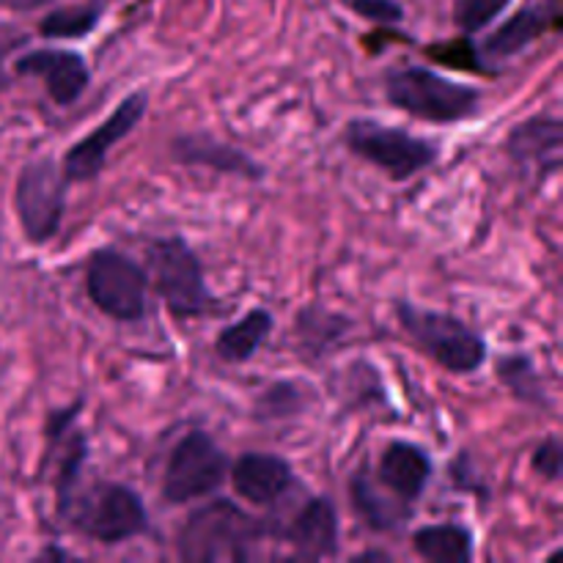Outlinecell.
<instances>
[{
  "label": "cell",
  "instance_id": "6da1fadb",
  "mask_svg": "<svg viewBox=\"0 0 563 563\" xmlns=\"http://www.w3.org/2000/svg\"><path fill=\"white\" fill-rule=\"evenodd\" d=\"M269 537L267 520H256L234 500L214 498L190 511L176 537V555L185 563H242Z\"/></svg>",
  "mask_w": 563,
  "mask_h": 563
},
{
  "label": "cell",
  "instance_id": "7a4b0ae2",
  "mask_svg": "<svg viewBox=\"0 0 563 563\" xmlns=\"http://www.w3.org/2000/svg\"><path fill=\"white\" fill-rule=\"evenodd\" d=\"M383 91L390 108L429 124H462L482 113V88L445 77L429 66H396L385 71Z\"/></svg>",
  "mask_w": 563,
  "mask_h": 563
},
{
  "label": "cell",
  "instance_id": "3957f363",
  "mask_svg": "<svg viewBox=\"0 0 563 563\" xmlns=\"http://www.w3.org/2000/svg\"><path fill=\"white\" fill-rule=\"evenodd\" d=\"M143 269L148 275V286H154L170 317L203 319L225 308L207 286L201 258L185 236H148Z\"/></svg>",
  "mask_w": 563,
  "mask_h": 563
},
{
  "label": "cell",
  "instance_id": "277c9868",
  "mask_svg": "<svg viewBox=\"0 0 563 563\" xmlns=\"http://www.w3.org/2000/svg\"><path fill=\"white\" fill-rule=\"evenodd\" d=\"M58 520L80 537L104 544V548L146 537L152 528L141 495L130 484L119 482H97L88 489L80 487L69 506L60 511Z\"/></svg>",
  "mask_w": 563,
  "mask_h": 563
},
{
  "label": "cell",
  "instance_id": "5b68a950",
  "mask_svg": "<svg viewBox=\"0 0 563 563\" xmlns=\"http://www.w3.org/2000/svg\"><path fill=\"white\" fill-rule=\"evenodd\" d=\"M394 313L399 328L410 335L412 346L438 363L443 372L465 377L487 363V339L454 313L421 308L410 300H396Z\"/></svg>",
  "mask_w": 563,
  "mask_h": 563
},
{
  "label": "cell",
  "instance_id": "8992f818",
  "mask_svg": "<svg viewBox=\"0 0 563 563\" xmlns=\"http://www.w3.org/2000/svg\"><path fill=\"white\" fill-rule=\"evenodd\" d=\"M346 152L383 170L390 181H410L443 157V143L421 137L405 126H390L368 115H355L344 126Z\"/></svg>",
  "mask_w": 563,
  "mask_h": 563
},
{
  "label": "cell",
  "instance_id": "52a82bcc",
  "mask_svg": "<svg viewBox=\"0 0 563 563\" xmlns=\"http://www.w3.org/2000/svg\"><path fill=\"white\" fill-rule=\"evenodd\" d=\"M86 291L99 313L121 324H137L148 313V275L141 262L119 247H97L86 264Z\"/></svg>",
  "mask_w": 563,
  "mask_h": 563
},
{
  "label": "cell",
  "instance_id": "ba28073f",
  "mask_svg": "<svg viewBox=\"0 0 563 563\" xmlns=\"http://www.w3.org/2000/svg\"><path fill=\"white\" fill-rule=\"evenodd\" d=\"M66 198H69V181L58 159L44 154L22 165L14 185V212L31 245H49L60 234Z\"/></svg>",
  "mask_w": 563,
  "mask_h": 563
},
{
  "label": "cell",
  "instance_id": "9c48e42d",
  "mask_svg": "<svg viewBox=\"0 0 563 563\" xmlns=\"http://www.w3.org/2000/svg\"><path fill=\"white\" fill-rule=\"evenodd\" d=\"M229 454L203 429H190L170 449L159 495L168 506H187L209 498L229 478Z\"/></svg>",
  "mask_w": 563,
  "mask_h": 563
},
{
  "label": "cell",
  "instance_id": "30bf717a",
  "mask_svg": "<svg viewBox=\"0 0 563 563\" xmlns=\"http://www.w3.org/2000/svg\"><path fill=\"white\" fill-rule=\"evenodd\" d=\"M148 110V91L137 88V91L126 93L110 115H104L97 126H93L88 135H82L80 141L71 143L69 148L60 157V170H64L66 181L75 185V181H93L108 165L110 152L113 146H119L124 137H130L135 132V126L141 124L143 115Z\"/></svg>",
  "mask_w": 563,
  "mask_h": 563
},
{
  "label": "cell",
  "instance_id": "8fae6325",
  "mask_svg": "<svg viewBox=\"0 0 563 563\" xmlns=\"http://www.w3.org/2000/svg\"><path fill=\"white\" fill-rule=\"evenodd\" d=\"M80 412L82 399H77L75 405L49 412L47 427H44V434H47V456H44L42 465L53 462V476L49 478H53L55 489V515H60L69 506V500L75 498L88 462V438L77 427Z\"/></svg>",
  "mask_w": 563,
  "mask_h": 563
},
{
  "label": "cell",
  "instance_id": "7c38bea8",
  "mask_svg": "<svg viewBox=\"0 0 563 563\" xmlns=\"http://www.w3.org/2000/svg\"><path fill=\"white\" fill-rule=\"evenodd\" d=\"M267 531L269 537L291 544L295 559L322 561L339 555L341 520L339 509L328 495H311L286 526H275L267 517Z\"/></svg>",
  "mask_w": 563,
  "mask_h": 563
},
{
  "label": "cell",
  "instance_id": "4fadbf2b",
  "mask_svg": "<svg viewBox=\"0 0 563 563\" xmlns=\"http://www.w3.org/2000/svg\"><path fill=\"white\" fill-rule=\"evenodd\" d=\"M14 77H36L58 108H69L91 86V66L77 49L38 47L14 60Z\"/></svg>",
  "mask_w": 563,
  "mask_h": 563
},
{
  "label": "cell",
  "instance_id": "5bb4252c",
  "mask_svg": "<svg viewBox=\"0 0 563 563\" xmlns=\"http://www.w3.org/2000/svg\"><path fill=\"white\" fill-rule=\"evenodd\" d=\"M168 154L181 168H207L245 181L267 179V168L253 154L234 143L220 141L212 132H181V135L170 137Z\"/></svg>",
  "mask_w": 563,
  "mask_h": 563
},
{
  "label": "cell",
  "instance_id": "9a60e30c",
  "mask_svg": "<svg viewBox=\"0 0 563 563\" xmlns=\"http://www.w3.org/2000/svg\"><path fill=\"white\" fill-rule=\"evenodd\" d=\"M229 482L236 498L251 506L273 509L297 487L295 467L289 460L269 451H245L229 465Z\"/></svg>",
  "mask_w": 563,
  "mask_h": 563
},
{
  "label": "cell",
  "instance_id": "2e32d148",
  "mask_svg": "<svg viewBox=\"0 0 563 563\" xmlns=\"http://www.w3.org/2000/svg\"><path fill=\"white\" fill-rule=\"evenodd\" d=\"M563 124L559 115H531L506 135V157L537 181H548L561 170Z\"/></svg>",
  "mask_w": 563,
  "mask_h": 563
},
{
  "label": "cell",
  "instance_id": "e0dca14e",
  "mask_svg": "<svg viewBox=\"0 0 563 563\" xmlns=\"http://www.w3.org/2000/svg\"><path fill=\"white\" fill-rule=\"evenodd\" d=\"M434 462L423 445L412 440H390L383 449L377 462L379 487L388 489L401 504L412 506L423 498L427 487L432 484Z\"/></svg>",
  "mask_w": 563,
  "mask_h": 563
},
{
  "label": "cell",
  "instance_id": "ac0fdd59",
  "mask_svg": "<svg viewBox=\"0 0 563 563\" xmlns=\"http://www.w3.org/2000/svg\"><path fill=\"white\" fill-rule=\"evenodd\" d=\"M350 500L363 526L377 533L399 531L407 517H410V506L401 504L385 487L379 489V482L374 478L368 462H361V467L350 476Z\"/></svg>",
  "mask_w": 563,
  "mask_h": 563
},
{
  "label": "cell",
  "instance_id": "d6986e66",
  "mask_svg": "<svg viewBox=\"0 0 563 563\" xmlns=\"http://www.w3.org/2000/svg\"><path fill=\"white\" fill-rule=\"evenodd\" d=\"M561 20L555 9H544V5H526L517 14H511L504 25L495 27L487 38H484L482 49L487 58L493 60H509L515 55H522L533 42L544 36L548 31H559Z\"/></svg>",
  "mask_w": 563,
  "mask_h": 563
},
{
  "label": "cell",
  "instance_id": "ffe728a7",
  "mask_svg": "<svg viewBox=\"0 0 563 563\" xmlns=\"http://www.w3.org/2000/svg\"><path fill=\"white\" fill-rule=\"evenodd\" d=\"M352 328H355V322L344 317V313L330 311V308L319 306V302L302 306L295 317L297 352L311 363L324 361V357H330L344 344Z\"/></svg>",
  "mask_w": 563,
  "mask_h": 563
},
{
  "label": "cell",
  "instance_id": "44dd1931",
  "mask_svg": "<svg viewBox=\"0 0 563 563\" xmlns=\"http://www.w3.org/2000/svg\"><path fill=\"white\" fill-rule=\"evenodd\" d=\"M275 330V317L267 308H251L242 313L236 322L225 324L214 339V355L231 366H242V363L253 361L264 344L269 341Z\"/></svg>",
  "mask_w": 563,
  "mask_h": 563
},
{
  "label": "cell",
  "instance_id": "7402d4cb",
  "mask_svg": "<svg viewBox=\"0 0 563 563\" xmlns=\"http://www.w3.org/2000/svg\"><path fill=\"white\" fill-rule=\"evenodd\" d=\"M412 550L429 563H471L476 555V537L462 522H438L412 533Z\"/></svg>",
  "mask_w": 563,
  "mask_h": 563
},
{
  "label": "cell",
  "instance_id": "603a6c76",
  "mask_svg": "<svg viewBox=\"0 0 563 563\" xmlns=\"http://www.w3.org/2000/svg\"><path fill=\"white\" fill-rule=\"evenodd\" d=\"M495 377L500 379V385H504V388L509 390L520 405L550 407L548 388H544L542 374H539L533 357L526 355V352H515V355L498 357Z\"/></svg>",
  "mask_w": 563,
  "mask_h": 563
},
{
  "label": "cell",
  "instance_id": "cb8c5ba5",
  "mask_svg": "<svg viewBox=\"0 0 563 563\" xmlns=\"http://www.w3.org/2000/svg\"><path fill=\"white\" fill-rule=\"evenodd\" d=\"M311 405H313L311 385L300 383V379H278V383H269L267 388L256 396L253 412H256L258 421L280 423V421H291V418L302 416Z\"/></svg>",
  "mask_w": 563,
  "mask_h": 563
},
{
  "label": "cell",
  "instance_id": "d4e9b609",
  "mask_svg": "<svg viewBox=\"0 0 563 563\" xmlns=\"http://www.w3.org/2000/svg\"><path fill=\"white\" fill-rule=\"evenodd\" d=\"M102 20V3H80V5H60L38 22V36L53 38V42H75L86 38L97 31Z\"/></svg>",
  "mask_w": 563,
  "mask_h": 563
},
{
  "label": "cell",
  "instance_id": "484cf974",
  "mask_svg": "<svg viewBox=\"0 0 563 563\" xmlns=\"http://www.w3.org/2000/svg\"><path fill=\"white\" fill-rule=\"evenodd\" d=\"M341 388L352 407L388 405V394L383 388V377L372 361H352L350 368L341 374Z\"/></svg>",
  "mask_w": 563,
  "mask_h": 563
},
{
  "label": "cell",
  "instance_id": "4316f807",
  "mask_svg": "<svg viewBox=\"0 0 563 563\" xmlns=\"http://www.w3.org/2000/svg\"><path fill=\"white\" fill-rule=\"evenodd\" d=\"M511 0H456L454 3V22L462 33H478L493 25Z\"/></svg>",
  "mask_w": 563,
  "mask_h": 563
},
{
  "label": "cell",
  "instance_id": "83f0119b",
  "mask_svg": "<svg viewBox=\"0 0 563 563\" xmlns=\"http://www.w3.org/2000/svg\"><path fill=\"white\" fill-rule=\"evenodd\" d=\"M27 42H31V33L11 22H0V93L9 91L14 82V71H9V58L20 53Z\"/></svg>",
  "mask_w": 563,
  "mask_h": 563
},
{
  "label": "cell",
  "instance_id": "f1b7e54d",
  "mask_svg": "<svg viewBox=\"0 0 563 563\" xmlns=\"http://www.w3.org/2000/svg\"><path fill=\"white\" fill-rule=\"evenodd\" d=\"M361 20L374 25H399L405 20V5L399 0H344Z\"/></svg>",
  "mask_w": 563,
  "mask_h": 563
},
{
  "label": "cell",
  "instance_id": "f546056e",
  "mask_svg": "<svg viewBox=\"0 0 563 563\" xmlns=\"http://www.w3.org/2000/svg\"><path fill=\"white\" fill-rule=\"evenodd\" d=\"M561 440L559 434H550L548 440L533 449L531 454V471L537 473L539 478H544L548 484H555L561 478Z\"/></svg>",
  "mask_w": 563,
  "mask_h": 563
},
{
  "label": "cell",
  "instance_id": "4dcf8cb0",
  "mask_svg": "<svg viewBox=\"0 0 563 563\" xmlns=\"http://www.w3.org/2000/svg\"><path fill=\"white\" fill-rule=\"evenodd\" d=\"M352 561H357V563H361V561H363V563H368V561H385V563H388V561H394V555L385 553V550H363V553H357Z\"/></svg>",
  "mask_w": 563,
  "mask_h": 563
}]
</instances>
